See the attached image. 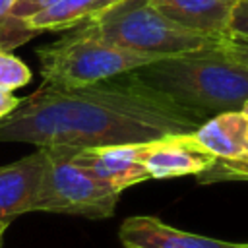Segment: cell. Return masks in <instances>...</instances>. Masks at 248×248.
<instances>
[{
	"instance_id": "obj_15",
	"label": "cell",
	"mask_w": 248,
	"mask_h": 248,
	"mask_svg": "<svg viewBox=\"0 0 248 248\" xmlns=\"http://www.w3.org/2000/svg\"><path fill=\"white\" fill-rule=\"evenodd\" d=\"M56 2H60V0H17V2L14 4V8H12V12L8 14V17L27 21L29 17H33V16H37L39 12H43V10L50 8V6H54Z\"/></svg>"
},
{
	"instance_id": "obj_4",
	"label": "cell",
	"mask_w": 248,
	"mask_h": 248,
	"mask_svg": "<svg viewBox=\"0 0 248 248\" xmlns=\"http://www.w3.org/2000/svg\"><path fill=\"white\" fill-rule=\"evenodd\" d=\"M74 29L62 39L37 48L43 83L83 87L157 62L153 56L126 50L95 35L85 25Z\"/></svg>"
},
{
	"instance_id": "obj_11",
	"label": "cell",
	"mask_w": 248,
	"mask_h": 248,
	"mask_svg": "<svg viewBox=\"0 0 248 248\" xmlns=\"http://www.w3.org/2000/svg\"><path fill=\"white\" fill-rule=\"evenodd\" d=\"M192 134L215 159L248 155V118L240 110L215 114L202 122Z\"/></svg>"
},
{
	"instance_id": "obj_12",
	"label": "cell",
	"mask_w": 248,
	"mask_h": 248,
	"mask_svg": "<svg viewBox=\"0 0 248 248\" xmlns=\"http://www.w3.org/2000/svg\"><path fill=\"white\" fill-rule=\"evenodd\" d=\"M118 2L120 0H60L54 6L29 17L27 23L39 33L68 31L91 21L93 17L101 16L103 12H107Z\"/></svg>"
},
{
	"instance_id": "obj_13",
	"label": "cell",
	"mask_w": 248,
	"mask_h": 248,
	"mask_svg": "<svg viewBox=\"0 0 248 248\" xmlns=\"http://www.w3.org/2000/svg\"><path fill=\"white\" fill-rule=\"evenodd\" d=\"M200 184H213V182H248V155L236 159H215L209 169L200 172Z\"/></svg>"
},
{
	"instance_id": "obj_14",
	"label": "cell",
	"mask_w": 248,
	"mask_h": 248,
	"mask_svg": "<svg viewBox=\"0 0 248 248\" xmlns=\"http://www.w3.org/2000/svg\"><path fill=\"white\" fill-rule=\"evenodd\" d=\"M31 79V72L17 56L12 52L0 50V89L2 91H16L27 85Z\"/></svg>"
},
{
	"instance_id": "obj_22",
	"label": "cell",
	"mask_w": 248,
	"mask_h": 248,
	"mask_svg": "<svg viewBox=\"0 0 248 248\" xmlns=\"http://www.w3.org/2000/svg\"><path fill=\"white\" fill-rule=\"evenodd\" d=\"M242 248H248V242H244V244H242Z\"/></svg>"
},
{
	"instance_id": "obj_1",
	"label": "cell",
	"mask_w": 248,
	"mask_h": 248,
	"mask_svg": "<svg viewBox=\"0 0 248 248\" xmlns=\"http://www.w3.org/2000/svg\"><path fill=\"white\" fill-rule=\"evenodd\" d=\"M202 122L134 72L83 87L43 83L0 120V141L103 147L190 134Z\"/></svg>"
},
{
	"instance_id": "obj_20",
	"label": "cell",
	"mask_w": 248,
	"mask_h": 248,
	"mask_svg": "<svg viewBox=\"0 0 248 248\" xmlns=\"http://www.w3.org/2000/svg\"><path fill=\"white\" fill-rule=\"evenodd\" d=\"M8 225H10V223H4V221H0V246H2V238H4V232H6Z\"/></svg>"
},
{
	"instance_id": "obj_8",
	"label": "cell",
	"mask_w": 248,
	"mask_h": 248,
	"mask_svg": "<svg viewBox=\"0 0 248 248\" xmlns=\"http://www.w3.org/2000/svg\"><path fill=\"white\" fill-rule=\"evenodd\" d=\"M46 169V153L39 147L10 165L0 167V221L10 223L21 213L35 211Z\"/></svg>"
},
{
	"instance_id": "obj_18",
	"label": "cell",
	"mask_w": 248,
	"mask_h": 248,
	"mask_svg": "<svg viewBox=\"0 0 248 248\" xmlns=\"http://www.w3.org/2000/svg\"><path fill=\"white\" fill-rule=\"evenodd\" d=\"M17 105H19V99L17 97H14L10 91H2L0 89V120L6 118Z\"/></svg>"
},
{
	"instance_id": "obj_19",
	"label": "cell",
	"mask_w": 248,
	"mask_h": 248,
	"mask_svg": "<svg viewBox=\"0 0 248 248\" xmlns=\"http://www.w3.org/2000/svg\"><path fill=\"white\" fill-rule=\"evenodd\" d=\"M16 2L17 0H0V19H4L12 12V8H14Z\"/></svg>"
},
{
	"instance_id": "obj_17",
	"label": "cell",
	"mask_w": 248,
	"mask_h": 248,
	"mask_svg": "<svg viewBox=\"0 0 248 248\" xmlns=\"http://www.w3.org/2000/svg\"><path fill=\"white\" fill-rule=\"evenodd\" d=\"M221 46L231 58L248 66V37H229L221 43Z\"/></svg>"
},
{
	"instance_id": "obj_2",
	"label": "cell",
	"mask_w": 248,
	"mask_h": 248,
	"mask_svg": "<svg viewBox=\"0 0 248 248\" xmlns=\"http://www.w3.org/2000/svg\"><path fill=\"white\" fill-rule=\"evenodd\" d=\"M221 43L161 58L134 70V76L202 120L240 110L248 99V66L231 58Z\"/></svg>"
},
{
	"instance_id": "obj_6",
	"label": "cell",
	"mask_w": 248,
	"mask_h": 248,
	"mask_svg": "<svg viewBox=\"0 0 248 248\" xmlns=\"http://www.w3.org/2000/svg\"><path fill=\"white\" fill-rule=\"evenodd\" d=\"M215 157L194 134H169L141 143V163L149 178L198 176L213 165Z\"/></svg>"
},
{
	"instance_id": "obj_9",
	"label": "cell",
	"mask_w": 248,
	"mask_h": 248,
	"mask_svg": "<svg viewBox=\"0 0 248 248\" xmlns=\"http://www.w3.org/2000/svg\"><path fill=\"white\" fill-rule=\"evenodd\" d=\"M118 236L126 248H242L244 244L180 231L153 215L124 219Z\"/></svg>"
},
{
	"instance_id": "obj_5",
	"label": "cell",
	"mask_w": 248,
	"mask_h": 248,
	"mask_svg": "<svg viewBox=\"0 0 248 248\" xmlns=\"http://www.w3.org/2000/svg\"><path fill=\"white\" fill-rule=\"evenodd\" d=\"M46 169L35 211L81 215L87 219H107L114 213L118 192L95 178L74 161V147L48 145Z\"/></svg>"
},
{
	"instance_id": "obj_3",
	"label": "cell",
	"mask_w": 248,
	"mask_h": 248,
	"mask_svg": "<svg viewBox=\"0 0 248 248\" xmlns=\"http://www.w3.org/2000/svg\"><path fill=\"white\" fill-rule=\"evenodd\" d=\"M83 25L126 50L157 60L202 50L225 41L174 23L147 0H120Z\"/></svg>"
},
{
	"instance_id": "obj_7",
	"label": "cell",
	"mask_w": 248,
	"mask_h": 248,
	"mask_svg": "<svg viewBox=\"0 0 248 248\" xmlns=\"http://www.w3.org/2000/svg\"><path fill=\"white\" fill-rule=\"evenodd\" d=\"M74 161L118 194L134 184L149 180V174L141 163V143L85 149L74 147Z\"/></svg>"
},
{
	"instance_id": "obj_21",
	"label": "cell",
	"mask_w": 248,
	"mask_h": 248,
	"mask_svg": "<svg viewBox=\"0 0 248 248\" xmlns=\"http://www.w3.org/2000/svg\"><path fill=\"white\" fill-rule=\"evenodd\" d=\"M240 112H242V114L248 118V99H246V101H244V105L240 107Z\"/></svg>"
},
{
	"instance_id": "obj_10",
	"label": "cell",
	"mask_w": 248,
	"mask_h": 248,
	"mask_svg": "<svg viewBox=\"0 0 248 248\" xmlns=\"http://www.w3.org/2000/svg\"><path fill=\"white\" fill-rule=\"evenodd\" d=\"M174 23L217 39H229V21L236 0H147Z\"/></svg>"
},
{
	"instance_id": "obj_16",
	"label": "cell",
	"mask_w": 248,
	"mask_h": 248,
	"mask_svg": "<svg viewBox=\"0 0 248 248\" xmlns=\"http://www.w3.org/2000/svg\"><path fill=\"white\" fill-rule=\"evenodd\" d=\"M229 37H248V0H236L229 21Z\"/></svg>"
}]
</instances>
